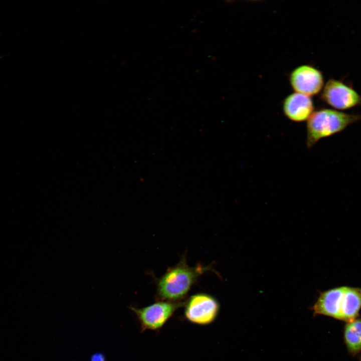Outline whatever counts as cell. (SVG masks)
<instances>
[{"instance_id":"1","label":"cell","mask_w":361,"mask_h":361,"mask_svg":"<svg viewBox=\"0 0 361 361\" xmlns=\"http://www.w3.org/2000/svg\"><path fill=\"white\" fill-rule=\"evenodd\" d=\"M208 267L189 266L185 259L168 269L157 283V292L162 301L177 302L188 293L198 278Z\"/></svg>"},{"instance_id":"2","label":"cell","mask_w":361,"mask_h":361,"mask_svg":"<svg viewBox=\"0 0 361 361\" xmlns=\"http://www.w3.org/2000/svg\"><path fill=\"white\" fill-rule=\"evenodd\" d=\"M361 121V115L330 109L313 112L307 120L306 145L311 148L320 139L340 132L349 125Z\"/></svg>"},{"instance_id":"3","label":"cell","mask_w":361,"mask_h":361,"mask_svg":"<svg viewBox=\"0 0 361 361\" xmlns=\"http://www.w3.org/2000/svg\"><path fill=\"white\" fill-rule=\"evenodd\" d=\"M180 302L160 301L143 308L130 306L140 325L141 332L160 329L172 316Z\"/></svg>"},{"instance_id":"4","label":"cell","mask_w":361,"mask_h":361,"mask_svg":"<svg viewBox=\"0 0 361 361\" xmlns=\"http://www.w3.org/2000/svg\"><path fill=\"white\" fill-rule=\"evenodd\" d=\"M220 305L213 296L206 293L192 295L185 304L184 315L191 323L199 325H207L217 318Z\"/></svg>"},{"instance_id":"5","label":"cell","mask_w":361,"mask_h":361,"mask_svg":"<svg viewBox=\"0 0 361 361\" xmlns=\"http://www.w3.org/2000/svg\"><path fill=\"white\" fill-rule=\"evenodd\" d=\"M322 99L332 107L341 110L361 104V97L355 90L334 79H330L326 83Z\"/></svg>"},{"instance_id":"6","label":"cell","mask_w":361,"mask_h":361,"mask_svg":"<svg viewBox=\"0 0 361 361\" xmlns=\"http://www.w3.org/2000/svg\"><path fill=\"white\" fill-rule=\"evenodd\" d=\"M290 80L296 92L308 96L318 93L323 85L320 72L308 65L300 66L294 69L291 74Z\"/></svg>"},{"instance_id":"7","label":"cell","mask_w":361,"mask_h":361,"mask_svg":"<svg viewBox=\"0 0 361 361\" xmlns=\"http://www.w3.org/2000/svg\"><path fill=\"white\" fill-rule=\"evenodd\" d=\"M345 286L321 292L311 307L313 315H322L340 320L341 308Z\"/></svg>"},{"instance_id":"8","label":"cell","mask_w":361,"mask_h":361,"mask_svg":"<svg viewBox=\"0 0 361 361\" xmlns=\"http://www.w3.org/2000/svg\"><path fill=\"white\" fill-rule=\"evenodd\" d=\"M313 109L314 106L310 97L297 92L288 96L283 104L285 115L295 122L308 120L313 112Z\"/></svg>"},{"instance_id":"9","label":"cell","mask_w":361,"mask_h":361,"mask_svg":"<svg viewBox=\"0 0 361 361\" xmlns=\"http://www.w3.org/2000/svg\"><path fill=\"white\" fill-rule=\"evenodd\" d=\"M361 308V288L345 286L340 320L346 322L356 319Z\"/></svg>"},{"instance_id":"10","label":"cell","mask_w":361,"mask_h":361,"mask_svg":"<svg viewBox=\"0 0 361 361\" xmlns=\"http://www.w3.org/2000/svg\"><path fill=\"white\" fill-rule=\"evenodd\" d=\"M344 339L348 352L354 355L361 350V318L347 322L344 329Z\"/></svg>"},{"instance_id":"11","label":"cell","mask_w":361,"mask_h":361,"mask_svg":"<svg viewBox=\"0 0 361 361\" xmlns=\"http://www.w3.org/2000/svg\"><path fill=\"white\" fill-rule=\"evenodd\" d=\"M90 361H105V357L102 353H96L91 356Z\"/></svg>"}]
</instances>
